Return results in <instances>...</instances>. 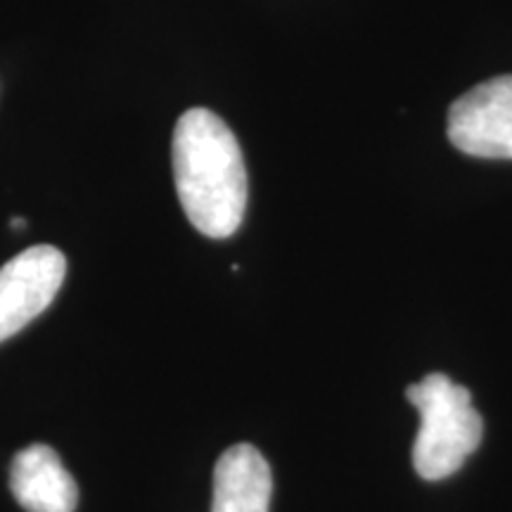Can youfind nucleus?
<instances>
[{"instance_id": "f257e3e1", "label": "nucleus", "mask_w": 512, "mask_h": 512, "mask_svg": "<svg viewBox=\"0 0 512 512\" xmlns=\"http://www.w3.org/2000/svg\"><path fill=\"white\" fill-rule=\"evenodd\" d=\"M176 192L188 221L211 240L240 228L247 209V169L226 121L204 107L183 112L174 131Z\"/></svg>"}, {"instance_id": "f03ea898", "label": "nucleus", "mask_w": 512, "mask_h": 512, "mask_svg": "<svg viewBox=\"0 0 512 512\" xmlns=\"http://www.w3.org/2000/svg\"><path fill=\"white\" fill-rule=\"evenodd\" d=\"M418 408L420 430L413 444V467L427 482H439L463 467L482 444L484 422L472 406L470 389L432 373L406 389Z\"/></svg>"}, {"instance_id": "7ed1b4c3", "label": "nucleus", "mask_w": 512, "mask_h": 512, "mask_svg": "<svg viewBox=\"0 0 512 512\" xmlns=\"http://www.w3.org/2000/svg\"><path fill=\"white\" fill-rule=\"evenodd\" d=\"M448 140L479 159H512V74L479 83L451 105Z\"/></svg>"}, {"instance_id": "20e7f679", "label": "nucleus", "mask_w": 512, "mask_h": 512, "mask_svg": "<svg viewBox=\"0 0 512 512\" xmlns=\"http://www.w3.org/2000/svg\"><path fill=\"white\" fill-rule=\"evenodd\" d=\"M67 275V259L53 245L24 249L0 268V342L17 335L53 304Z\"/></svg>"}, {"instance_id": "39448f33", "label": "nucleus", "mask_w": 512, "mask_h": 512, "mask_svg": "<svg viewBox=\"0 0 512 512\" xmlns=\"http://www.w3.org/2000/svg\"><path fill=\"white\" fill-rule=\"evenodd\" d=\"M10 489L27 512H74L79 486L55 448L34 444L19 451L10 467Z\"/></svg>"}, {"instance_id": "423d86ee", "label": "nucleus", "mask_w": 512, "mask_h": 512, "mask_svg": "<svg viewBox=\"0 0 512 512\" xmlns=\"http://www.w3.org/2000/svg\"><path fill=\"white\" fill-rule=\"evenodd\" d=\"M271 491L266 458L249 444L230 446L216 463L211 512H268Z\"/></svg>"}, {"instance_id": "0eeeda50", "label": "nucleus", "mask_w": 512, "mask_h": 512, "mask_svg": "<svg viewBox=\"0 0 512 512\" xmlns=\"http://www.w3.org/2000/svg\"><path fill=\"white\" fill-rule=\"evenodd\" d=\"M10 223H12V226H15V228H22V226H24V219H12Z\"/></svg>"}]
</instances>
